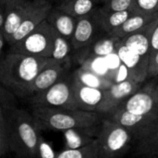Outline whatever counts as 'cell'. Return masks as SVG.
I'll list each match as a JSON object with an SVG mask.
<instances>
[{
  "label": "cell",
  "instance_id": "6da1fadb",
  "mask_svg": "<svg viewBox=\"0 0 158 158\" xmlns=\"http://www.w3.org/2000/svg\"><path fill=\"white\" fill-rule=\"evenodd\" d=\"M55 61L52 58L9 52L0 59V82L23 96L39 72Z\"/></svg>",
  "mask_w": 158,
  "mask_h": 158
},
{
  "label": "cell",
  "instance_id": "7a4b0ae2",
  "mask_svg": "<svg viewBox=\"0 0 158 158\" xmlns=\"http://www.w3.org/2000/svg\"><path fill=\"white\" fill-rule=\"evenodd\" d=\"M32 118L39 131H64L100 125L106 115L81 109L32 107Z\"/></svg>",
  "mask_w": 158,
  "mask_h": 158
},
{
  "label": "cell",
  "instance_id": "3957f363",
  "mask_svg": "<svg viewBox=\"0 0 158 158\" xmlns=\"http://www.w3.org/2000/svg\"><path fill=\"white\" fill-rule=\"evenodd\" d=\"M6 124L9 150L20 158H38L43 137L32 115L22 109H14Z\"/></svg>",
  "mask_w": 158,
  "mask_h": 158
},
{
  "label": "cell",
  "instance_id": "277c9868",
  "mask_svg": "<svg viewBox=\"0 0 158 158\" xmlns=\"http://www.w3.org/2000/svg\"><path fill=\"white\" fill-rule=\"evenodd\" d=\"M96 141L98 158H118L128 150L133 139L126 128L106 116Z\"/></svg>",
  "mask_w": 158,
  "mask_h": 158
},
{
  "label": "cell",
  "instance_id": "5b68a950",
  "mask_svg": "<svg viewBox=\"0 0 158 158\" xmlns=\"http://www.w3.org/2000/svg\"><path fill=\"white\" fill-rule=\"evenodd\" d=\"M73 86L74 74L69 72L48 89L32 95V106L77 109Z\"/></svg>",
  "mask_w": 158,
  "mask_h": 158
},
{
  "label": "cell",
  "instance_id": "8992f818",
  "mask_svg": "<svg viewBox=\"0 0 158 158\" xmlns=\"http://www.w3.org/2000/svg\"><path fill=\"white\" fill-rule=\"evenodd\" d=\"M56 33V31L44 19L26 37L11 45L9 52L51 58Z\"/></svg>",
  "mask_w": 158,
  "mask_h": 158
},
{
  "label": "cell",
  "instance_id": "52a82bcc",
  "mask_svg": "<svg viewBox=\"0 0 158 158\" xmlns=\"http://www.w3.org/2000/svg\"><path fill=\"white\" fill-rule=\"evenodd\" d=\"M73 88L77 109L107 115L117 107L110 101L106 90L85 86L75 78Z\"/></svg>",
  "mask_w": 158,
  "mask_h": 158
},
{
  "label": "cell",
  "instance_id": "ba28073f",
  "mask_svg": "<svg viewBox=\"0 0 158 158\" xmlns=\"http://www.w3.org/2000/svg\"><path fill=\"white\" fill-rule=\"evenodd\" d=\"M99 7L91 14L77 19L75 31L70 41L72 53L84 49L95 39L106 33L101 24Z\"/></svg>",
  "mask_w": 158,
  "mask_h": 158
},
{
  "label": "cell",
  "instance_id": "9c48e42d",
  "mask_svg": "<svg viewBox=\"0 0 158 158\" xmlns=\"http://www.w3.org/2000/svg\"><path fill=\"white\" fill-rule=\"evenodd\" d=\"M118 107L137 115H158V96L155 90V79L142 86Z\"/></svg>",
  "mask_w": 158,
  "mask_h": 158
},
{
  "label": "cell",
  "instance_id": "30bf717a",
  "mask_svg": "<svg viewBox=\"0 0 158 158\" xmlns=\"http://www.w3.org/2000/svg\"><path fill=\"white\" fill-rule=\"evenodd\" d=\"M70 67L71 59L56 60L47 65L39 72L33 81L28 87L25 95L32 96L48 89L66 74H68L69 72Z\"/></svg>",
  "mask_w": 158,
  "mask_h": 158
},
{
  "label": "cell",
  "instance_id": "8fae6325",
  "mask_svg": "<svg viewBox=\"0 0 158 158\" xmlns=\"http://www.w3.org/2000/svg\"><path fill=\"white\" fill-rule=\"evenodd\" d=\"M106 116L126 128L131 133L133 141H138L158 118V115H137L120 107H116Z\"/></svg>",
  "mask_w": 158,
  "mask_h": 158
},
{
  "label": "cell",
  "instance_id": "7c38bea8",
  "mask_svg": "<svg viewBox=\"0 0 158 158\" xmlns=\"http://www.w3.org/2000/svg\"><path fill=\"white\" fill-rule=\"evenodd\" d=\"M38 0H7L5 10L3 35L6 43L10 41L25 17L35 6Z\"/></svg>",
  "mask_w": 158,
  "mask_h": 158
},
{
  "label": "cell",
  "instance_id": "4fadbf2b",
  "mask_svg": "<svg viewBox=\"0 0 158 158\" xmlns=\"http://www.w3.org/2000/svg\"><path fill=\"white\" fill-rule=\"evenodd\" d=\"M121 42L122 39L112 34L104 33L84 49L74 53V58L81 65H82L87 61L106 57L117 52L121 44Z\"/></svg>",
  "mask_w": 158,
  "mask_h": 158
},
{
  "label": "cell",
  "instance_id": "5bb4252c",
  "mask_svg": "<svg viewBox=\"0 0 158 158\" xmlns=\"http://www.w3.org/2000/svg\"><path fill=\"white\" fill-rule=\"evenodd\" d=\"M53 7L52 4L48 0H38L35 6L25 17L10 41L7 43L9 46L16 44L30 32H31L42 21L46 19L48 13Z\"/></svg>",
  "mask_w": 158,
  "mask_h": 158
},
{
  "label": "cell",
  "instance_id": "9a60e30c",
  "mask_svg": "<svg viewBox=\"0 0 158 158\" xmlns=\"http://www.w3.org/2000/svg\"><path fill=\"white\" fill-rule=\"evenodd\" d=\"M100 125L64 131L65 149H77L95 142L100 131Z\"/></svg>",
  "mask_w": 158,
  "mask_h": 158
},
{
  "label": "cell",
  "instance_id": "2e32d148",
  "mask_svg": "<svg viewBox=\"0 0 158 158\" xmlns=\"http://www.w3.org/2000/svg\"><path fill=\"white\" fill-rule=\"evenodd\" d=\"M46 20L61 36L71 41L77 23L76 18L71 17L53 6L47 15Z\"/></svg>",
  "mask_w": 158,
  "mask_h": 158
},
{
  "label": "cell",
  "instance_id": "e0dca14e",
  "mask_svg": "<svg viewBox=\"0 0 158 158\" xmlns=\"http://www.w3.org/2000/svg\"><path fill=\"white\" fill-rule=\"evenodd\" d=\"M157 19L158 13H155V14L134 13L118 29H117L112 33V35L123 39L124 37L143 29L144 27L156 21Z\"/></svg>",
  "mask_w": 158,
  "mask_h": 158
},
{
  "label": "cell",
  "instance_id": "ac0fdd59",
  "mask_svg": "<svg viewBox=\"0 0 158 158\" xmlns=\"http://www.w3.org/2000/svg\"><path fill=\"white\" fill-rule=\"evenodd\" d=\"M100 6L94 0H58L56 8L76 19L87 16Z\"/></svg>",
  "mask_w": 158,
  "mask_h": 158
},
{
  "label": "cell",
  "instance_id": "d6986e66",
  "mask_svg": "<svg viewBox=\"0 0 158 158\" xmlns=\"http://www.w3.org/2000/svg\"><path fill=\"white\" fill-rule=\"evenodd\" d=\"M142 87V82L128 78L123 81L114 82L109 89L106 90L110 101L118 107L125 99L133 94Z\"/></svg>",
  "mask_w": 158,
  "mask_h": 158
},
{
  "label": "cell",
  "instance_id": "ffe728a7",
  "mask_svg": "<svg viewBox=\"0 0 158 158\" xmlns=\"http://www.w3.org/2000/svg\"><path fill=\"white\" fill-rule=\"evenodd\" d=\"M134 12L129 8L121 11H106L99 7V15L102 27L106 33L112 34L117 29H118Z\"/></svg>",
  "mask_w": 158,
  "mask_h": 158
},
{
  "label": "cell",
  "instance_id": "44dd1931",
  "mask_svg": "<svg viewBox=\"0 0 158 158\" xmlns=\"http://www.w3.org/2000/svg\"><path fill=\"white\" fill-rule=\"evenodd\" d=\"M74 78L77 81L80 83L92 87V88H96V89H101V90H107L111 87V85L114 83L111 80L99 75L88 69H85L83 67H81L77 69L74 72Z\"/></svg>",
  "mask_w": 158,
  "mask_h": 158
},
{
  "label": "cell",
  "instance_id": "7402d4cb",
  "mask_svg": "<svg viewBox=\"0 0 158 158\" xmlns=\"http://www.w3.org/2000/svg\"><path fill=\"white\" fill-rule=\"evenodd\" d=\"M136 152L139 155L152 156L158 152V118L137 141Z\"/></svg>",
  "mask_w": 158,
  "mask_h": 158
},
{
  "label": "cell",
  "instance_id": "603a6c76",
  "mask_svg": "<svg viewBox=\"0 0 158 158\" xmlns=\"http://www.w3.org/2000/svg\"><path fill=\"white\" fill-rule=\"evenodd\" d=\"M54 158H98L97 141L77 149H64Z\"/></svg>",
  "mask_w": 158,
  "mask_h": 158
},
{
  "label": "cell",
  "instance_id": "cb8c5ba5",
  "mask_svg": "<svg viewBox=\"0 0 158 158\" xmlns=\"http://www.w3.org/2000/svg\"><path fill=\"white\" fill-rule=\"evenodd\" d=\"M71 53H72V47H71L70 41L67 40L56 31L55 40H54L51 58L55 60L71 59L70 57Z\"/></svg>",
  "mask_w": 158,
  "mask_h": 158
},
{
  "label": "cell",
  "instance_id": "d4e9b609",
  "mask_svg": "<svg viewBox=\"0 0 158 158\" xmlns=\"http://www.w3.org/2000/svg\"><path fill=\"white\" fill-rule=\"evenodd\" d=\"M130 8L134 13H141V14L158 13V0H133Z\"/></svg>",
  "mask_w": 158,
  "mask_h": 158
},
{
  "label": "cell",
  "instance_id": "484cf974",
  "mask_svg": "<svg viewBox=\"0 0 158 158\" xmlns=\"http://www.w3.org/2000/svg\"><path fill=\"white\" fill-rule=\"evenodd\" d=\"M9 150L7 137V124L0 104V157Z\"/></svg>",
  "mask_w": 158,
  "mask_h": 158
},
{
  "label": "cell",
  "instance_id": "4316f807",
  "mask_svg": "<svg viewBox=\"0 0 158 158\" xmlns=\"http://www.w3.org/2000/svg\"><path fill=\"white\" fill-rule=\"evenodd\" d=\"M133 0H106L101 8L106 11H121L129 9Z\"/></svg>",
  "mask_w": 158,
  "mask_h": 158
},
{
  "label": "cell",
  "instance_id": "83f0119b",
  "mask_svg": "<svg viewBox=\"0 0 158 158\" xmlns=\"http://www.w3.org/2000/svg\"><path fill=\"white\" fill-rule=\"evenodd\" d=\"M158 76V51L148 58L146 77L153 79Z\"/></svg>",
  "mask_w": 158,
  "mask_h": 158
},
{
  "label": "cell",
  "instance_id": "f1b7e54d",
  "mask_svg": "<svg viewBox=\"0 0 158 158\" xmlns=\"http://www.w3.org/2000/svg\"><path fill=\"white\" fill-rule=\"evenodd\" d=\"M158 51V19L153 28L149 43V57ZM148 57V58H149Z\"/></svg>",
  "mask_w": 158,
  "mask_h": 158
},
{
  "label": "cell",
  "instance_id": "f546056e",
  "mask_svg": "<svg viewBox=\"0 0 158 158\" xmlns=\"http://www.w3.org/2000/svg\"><path fill=\"white\" fill-rule=\"evenodd\" d=\"M6 1H0V32H3L5 23V10Z\"/></svg>",
  "mask_w": 158,
  "mask_h": 158
},
{
  "label": "cell",
  "instance_id": "4dcf8cb0",
  "mask_svg": "<svg viewBox=\"0 0 158 158\" xmlns=\"http://www.w3.org/2000/svg\"><path fill=\"white\" fill-rule=\"evenodd\" d=\"M6 40L4 38V35H3V32H0V59L2 57V53H3V48H4V44H5Z\"/></svg>",
  "mask_w": 158,
  "mask_h": 158
},
{
  "label": "cell",
  "instance_id": "1f68e13d",
  "mask_svg": "<svg viewBox=\"0 0 158 158\" xmlns=\"http://www.w3.org/2000/svg\"><path fill=\"white\" fill-rule=\"evenodd\" d=\"M155 79V90H156V93L158 96V76H156V78H153Z\"/></svg>",
  "mask_w": 158,
  "mask_h": 158
},
{
  "label": "cell",
  "instance_id": "d6a6232c",
  "mask_svg": "<svg viewBox=\"0 0 158 158\" xmlns=\"http://www.w3.org/2000/svg\"><path fill=\"white\" fill-rule=\"evenodd\" d=\"M94 1H95L96 3H98V4L101 6V5H103V4H104V3H105L106 0H94Z\"/></svg>",
  "mask_w": 158,
  "mask_h": 158
},
{
  "label": "cell",
  "instance_id": "836d02e7",
  "mask_svg": "<svg viewBox=\"0 0 158 158\" xmlns=\"http://www.w3.org/2000/svg\"><path fill=\"white\" fill-rule=\"evenodd\" d=\"M152 156V158H158V152L154 154V155H152V156Z\"/></svg>",
  "mask_w": 158,
  "mask_h": 158
},
{
  "label": "cell",
  "instance_id": "e575fe53",
  "mask_svg": "<svg viewBox=\"0 0 158 158\" xmlns=\"http://www.w3.org/2000/svg\"><path fill=\"white\" fill-rule=\"evenodd\" d=\"M0 1H7V0H0Z\"/></svg>",
  "mask_w": 158,
  "mask_h": 158
}]
</instances>
